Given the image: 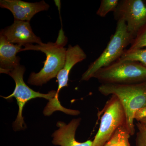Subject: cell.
I'll return each mask as SVG.
<instances>
[{"instance_id":"cell-1","label":"cell","mask_w":146,"mask_h":146,"mask_svg":"<svg viewBox=\"0 0 146 146\" xmlns=\"http://www.w3.org/2000/svg\"><path fill=\"white\" fill-rule=\"evenodd\" d=\"M68 42L62 28L59 31L56 42L47 44L34 45L28 44L24 45L22 51H40L44 53L46 56L43 68L38 73H32L29 76L28 83L31 85L42 86L52 79L57 76L63 68L65 62L67 49L64 46Z\"/></svg>"},{"instance_id":"cell-2","label":"cell","mask_w":146,"mask_h":146,"mask_svg":"<svg viewBox=\"0 0 146 146\" xmlns=\"http://www.w3.org/2000/svg\"><path fill=\"white\" fill-rule=\"evenodd\" d=\"M98 91L104 96L115 95L119 98L125 112L126 125L131 136L135 132L134 115L146 107V81L128 84H102Z\"/></svg>"},{"instance_id":"cell-3","label":"cell","mask_w":146,"mask_h":146,"mask_svg":"<svg viewBox=\"0 0 146 146\" xmlns=\"http://www.w3.org/2000/svg\"><path fill=\"white\" fill-rule=\"evenodd\" d=\"M134 37L128 31L126 24L121 19L118 20L115 33L110 37L106 48L82 74L81 80L88 81L97 71L119 60L126 47L132 43Z\"/></svg>"},{"instance_id":"cell-4","label":"cell","mask_w":146,"mask_h":146,"mask_svg":"<svg viewBox=\"0 0 146 146\" xmlns=\"http://www.w3.org/2000/svg\"><path fill=\"white\" fill-rule=\"evenodd\" d=\"M102 84H133L146 81V68L137 61L119 59L100 69L93 77Z\"/></svg>"},{"instance_id":"cell-5","label":"cell","mask_w":146,"mask_h":146,"mask_svg":"<svg viewBox=\"0 0 146 146\" xmlns=\"http://www.w3.org/2000/svg\"><path fill=\"white\" fill-rule=\"evenodd\" d=\"M25 71V66L21 65L10 71H4L1 73L7 74L13 78L16 84L15 89L12 94L7 97L1 96L6 100L14 98L17 100L18 106V114L13 123L14 130H23L27 127L23 116V111L26 104L30 100L36 98H43L51 100L54 98L56 91H51L47 94L36 92L29 87L24 81L23 76Z\"/></svg>"},{"instance_id":"cell-6","label":"cell","mask_w":146,"mask_h":146,"mask_svg":"<svg viewBox=\"0 0 146 146\" xmlns=\"http://www.w3.org/2000/svg\"><path fill=\"white\" fill-rule=\"evenodd\" d=\"M98 133L93 141V146H104L116 130L126 124L125 111L119 98L115 95L106 102Z\"/></svg>"},{"instance_id":"cell-7","label":"cell","mask_w":146,"mask_h":146,"mask_svg":"<svg viewBox=\"0 0 146 146\" xmlns=\"http://www.w3.org/2000/svg\"><path fill=\"white\" fill-rule=\"evenodd\" d=\"M114 14L117 21L125 22L128 31L135 38L146 24V0L119 1Z\"/></svg>"},{"instance_id":"cell-8","label":"cell","mask_w":146,"mask_h":146,"mask_svg":"<svg viewBox=\"0 0 146 146\" xmlns=\"http://www.w3.org/2000/svg\"><path fill=\"white\" fill-rule=\"evenodd\" d=\"M0 35L6 39L14 44L24 45L36 43L43 44L40 37L36 36L33 31L29 22L14 21L10 26L1 30Z\"/></svg>"},{"instance_id":"cell-9","label":"cell","mask_w":146,"mask_h":146,"mask_svg":"<svg viewBox=\"0 0 146 146\" xmlns=\"http://www.w3.org/2000/svg\"><path fill=\"white\" fill-rule=\"evenodd\" d=\"M0 7L10 11L13 14L14 21L29 22L36 13L48 10L50 7L44 1L29 3L21 0H1Z\"/></svg>"},{"instance_id":"cell-10","label":"cell","mask_w":146,"mask_h":146,"mask_svg":"<svg viewBox=\"0 0 146 146\" xmlns=\"http://www.w3.org/2000/svg\"><path fill=\"white\" fill-rule=\"evenodd\" d=\"M80 121L79 118L72 120L68 124L63 122H58L56 126L59 128L52 136V144L60 146H93V141L91 140L80 143L76 140V131Z\"/></svg>"},{"instance_id":"cell-11","label":"cell","mask_w":146,"mask_h":146,"mask_svg":"<svg viewBox=\"0 0 146 146\" xmlns=\"http://www.w3.org/2000/svg\"><path fill=\"white\" fill-rule=\"evenodd\" d=\"M86 58V54L79 45H76L74 46L69 45L66 50L64 66L56 76L58 88L54 98L55 101H59L58 94L60 90L63 87L68 86L69 74L72 68L77 63L83 61Z\"/></svg>"},{"instance_id":"cell-12","label":"cell","mask_w":146,"mask_h":146,"mask_svg":"<svg viewBox=\"0 0 146 146\" xmlns=\"http://www.w3.org/2000/svg\"><path fill=\"white\" fill-rule=\"evenodd\" d=\"M23 46L11 43L0 35V71L11 70L20 65V58L16 56Z\"/></svg>"},{"instance_id":"cell-13","label":"cell","mask_w":146,"mask_h":146,"mask_svg":"<svg viewBox=\"0 0 146 146\" xmlns=\"http://www.w3.org/2000/svg\"><path fill=\"white\" fill-rule=\"evenodd\" d=\"M130 136L126 124L118 128L104 146H131L129 141Z\"/></svg>"},{"instance_id":"cell-14","label":"cell","mask_w":146,"mask_h":146,"mask_svg":"<svg viewBox=\"0 0 146 146\" xmlns=\"http://www.w3.org/2000/svg\"><path fill=\"white\" fill-rule=\"evenodd\" d=\"M119 59L137 61L146 68V48L132 50H125Z\"/></svg>"},{"instance_id":"cell-15","label":"cell","mask_w":146,"mask_h":146,"mask_svg":"<svg viewBox=\"0 0 146 146\" xmlns=\"http://www.w3.org/2000/svg\"><path fill=\"white\" fill-rule=\"evenodd\" d=\"M119 0H102L99 8L97 11V15L104 17L111 11L115 12L119 5Z\"/></svg>"},{"instance_id":"cell-16","label":"cell","mask_w":146,"mask_h":146,"mask_svg":"<svg viewBox=\"0 0 146 146\" xmlns=\"http://www.w3.org/2000/svg\"><path fill=\"white\" fill-rule=\"evenodd\" d=\"M145 48H146V24L138 32L127 50H132Z\"/></svg>"},{"instance_id":"cell-17","label":"cell","mask_w":146,"mask_h":146,"mask_svg":"<svg viewBox=\"0 0 146 146\" xmlns=\"http://www.w3.org/2000/svg\"><path fill=\"white\" fill-rule=\"evenodd\" d=\"M136 125L138 129L135 140L136 146H146V128L139 121L136 123Z\"/></svg>"},{"instance_id":"cell-18","label":"cell","mask_w":146,"mask_h":146,"mask_svg":"<svg viewBox=\"0 0 146 146\" xmlns=\"http://www.w3.org/2000/svg\"><path fill=\"white\" fill-rule=\"evenodd\" d=\"M146 117V107L138 110L136 111L134 115V119L137 120V121H138L143 118Z\"/></svg>"},{"instance_id":"cell-19","label":"cell","mask_w":146,"mask_h":146,"mask_svg":"<svg viewBox=\"0 0 146 146\" xmlns=\"http://www.w3.org/2000/svg\"><path fill=\"white\" fill-rule=\"evenodd\" d=\"M138 121L140 122L141 123L143 124L144 126H145L146 128V117L141 119Z\"/></svg>"}]
</instances>
